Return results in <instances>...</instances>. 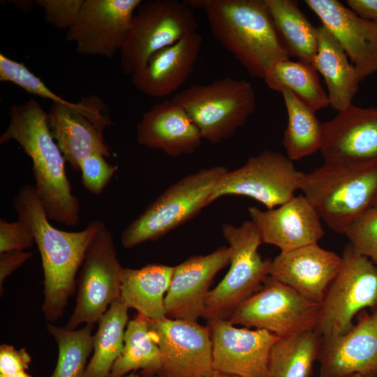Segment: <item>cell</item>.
Instances as JSON below:
<instances>
[{
	"mask_svg": "<svg viewBox=\"0 0 377 377\" xmlns=\"http://www.w3.org/2000/svg\"><path fill=\"white\" fill-rule=\"evenodd\" d=\"M17 220L31 232L40 254L44 274L45 320L59 319L75 290L77 273L92 239L104 224L91 221L84 229L68 232L54 227L33 184L21 186L13 200Z\"/></svg>",
	"mask_w": 377,
	"mask_h": 377,
	"instance_id": "cell-1",
	"label": "cell"
},
{
	"mask_svg": "<svg viewBox=\"0 0 377 377\" xmlns=\"http://www.w3.org/2000/svg\"><path fill=\"white\" fill-rule=\"evenodd\" d=\"M9 114L0 143L14 140L31 158L34 186L49 220L76 226L80 222V204L66 175V160L50 131L47 113L31 98L13 105Z\"/></svg>",
	"mask_w": 377,
	"mask_h": 377,
	"instance_id": "cell-2",
	"label": "cell"
},
{
	"mask_svg": "<svg viewBox=\"0 0 377 377\" xmlns=\"http://www.w3.org/2000/svg\"><path fill=\"white\" fill-rule=\"evenodd\" d=\"M205 13L214 37L253 77L289 59L265 0H186Z\"/></svg>",
	"mask_w": 377,
	"mask_h": 377,
	"instance_id": "cell-3",
	"label": "cell"
},
{
	"mask_svg": "<svg viewBox=\"0 0 377 377\" xmlns=\"http://www.w3.org/2000/svg\"><path fill=\"white\" fill-rule=\"evenodd\" d=\"M299 190L330 229L344 234L377 198V161L324 162L302 172Z\"/></svg>",
	"mask_w": 377,
	"mask_h": 377,
	"instance_id": "cell-4",
	"label": "cell"
},
{
	"mask_svg": "<svg viewBox=\"0 0 377 377\" xmlns=\"http://www.w3.org/2000/svg\"><path fill=\"white\" fill-rule=\"evenodd\" d=\"M222 165L200 169L168 187L122 231L121 242L131 249L156 240L197 215L210 204V198L223 175Z\"/></svg>",
	"mask_w": 377,
	"mask_h": 377,
	"instance_id": "cell-5",
	"label": "cell"
},
{
	"mask_svg": "<svg viewBox=\"0 0 377 377\" xmlns=\"http://www.w3.org/2000/svg\"><path fill=\"white\" fill-rule=\"evenodd\" d=\"M171 99L185 110L202 139L213 144L232 136L246 124L257 104L252 84L230 77L191 84Z\"/></svg>",
	"mask_w": 377,
	"mask_h": 377,
	"instance_id": "cell-6",
	"label": "cell"
},
{
	"mask_svg": "<svg viewBox=\"0 0 377 377\" xmlns=\"http://www.w3.org/2000/svg\"><path fill=\"white\" fill-rule=\"evenodd\" d=\"M221 232L230 249V267L207 296L203 315L207 320H229L236 308L258 291L269 275L270 260H263L258 253L262 241L251 220L239 226L225 223Z\"/></svg>",
	"mask_w": 377,
	"mask_h": 377,
	"instance_id": "cell-7",
	"label": "cell"
},
{
	"mask_svg": "<svg viewBox=\"0 0 377 377\" xmlns=\"http://www.w3.org/2000/svg\"><path fill=\"white\" fill-rule=\"evenodd\" d=\"M198 32L193 8L186 1L149 0L142 3L120 50L124 74L132 75L158 51Z\"/></svg>",
	"mask_w": 377,
	"mask_h": 377,
	"instance_id": "cell-8",
	"label": "cell"
},
{
	"mask_svg": "<svg viewBox=\"0 0 377 377\" xmlns=\"http://www.w3.org/2000/svg\"><path fill=\"white\" fill-rule=\"evenodd\" d=\"M341 267L320 303L316 331L322 337L340 335L354 325L365 308L377 310V265L348 244Z\"/></svg>",
	"mask_w": 377,
	"mask_h": 377,
	"instance_id": "cell-9",
	"label": "cell"
},
{
	"mask_svg": "<svg viewBox=\"0 0 377 377\" xmlns=\"http://www.w3.org/2000/svg\"><path fill=\"white\" fill-rule=\"evenodd\" d=\"M320 304L269 275L232 313L235 325L267 331L279 337L316 330Z\"/></svg>",
	"mask_w": 377,
	"mask_h": 377,
	"instance_id": "cell-10",
	"label": "cell"
},
{
	"mask_svg": "<svg viewBox=\"0 0 377 377\" xmlns=\"http://www.w3.org/2000/svg\"><path fill=\"white\" fill-rule=\"evenodd\" d=\"M122 269L112 234L103 224L86 251L77 280L76 304L66 329L98 321L120 297Z\"/></svg>",
	"mask_w": 377,
	"mask_h": 377,
	"instance_id": "cell-11",
	"label": "cell"
},
{
	"mask_svg": "<svg viewBox=\"0 0 377 377\" xmlns=\"http://www.w3.org/2000/svg\"><path fill=\"white\" fill-rule=\"evenodd\" d=\"M302 173L287 156L265 150L249 158L241 167L228 170L209 201L224 195H243L273 209L295 196Z\"/></svg>",
	"mask_w": 377,
	"mask_h": 377,
	"instance_id": "cell-12",
	"label": "cell"
},
{
	"mask_svg": "<svg viewBox=\"0 0 377 377\" xmlns=\"http://www.w3.org/2000/svg\"><path fill=\"white\" fill-rule=\"evenodd\" d=\"M105 110L103 101L94 96L82 97L73 105H52L47 114L50 131L74 170L80 171V162L91 155L111 156L103 131L113 122Z\"/></svg>",
	"mask_w": 377,
	"mask_h": 377,
	"instance_id": "cell-13",
	"label": "cell"
},
{
	"mask_svg": "<svg viewBox=\"0 0 377 377\" xmlns=\"http://www.w3.org/2000/svg\"><path fill=\"white\" fill-rule=\"evenodd\" d=\"M147 320L162 356L157 377H209L214 371L207 325L168 318Z\"/></svg>",
	"mask_w": 377,
	"mask_h": 377,
	"instance_id": "cell-14",
	"label": "cell"
},
{
	"mask_svg": "<svg viewBox=\"0 0 377 377\" xmlns=\"http://www.w3.org/2000/svg\"><path fill=\"white\" fill-rule=\"evenodd\" d=\"M141 0H84L66 40L78 54L112 58L126 40Z\"/></svg>",
	"mask_w": 377,
	"mask_h": 377,
	"instance_id": "cell-15",
	"label": "cell"
},
{
	"mask_svg": "<svg viewBox=\"0 0 377 377\" xmlns=\"http://www.w3.org/2000/svg\"><path fill=\"white\" fill-rule=\"evenodd\" d=\"M214 370L240 377H267L270 350L279 337L265 330L239 328L229 320H207Z\"/></svg>",
	"mask_w": 377,
	"mask_h": 377,
	"instance_id": "cell-16",
	"label": "cell"
},
{
	"mask_svg": "<svg viewBox=\"0 0 377 377\" xmlns=\"http://www.w3.org/2000/svg\"><path fill=\"white\" fill-rule=\"evenodd\" d=\"M230 249L221 246L207 255L191 256L174 266L164 300L166 318L197 321L203 317L213 279L230 263Z\"/></svg>",
	"mask_w": 377,
	"mask_h": 377,
	"instance_id": "cell-17",
	"label": "cell"
},
{
	"mask_svg": "<svg viewBox=\"0 0 377 377\" xmlns=\"http://www.w3.org/2000/svg\"><path fill=\"white\" fill-rule=\"evenodd\" d=\"M320 148L324 162L377 161V108L350 105L322 122Z\"/></svg>",
	"mask_w": 377,
	"mask_h": 377,
	"instance_id": "cell-18",
	"label": "cell"
},
{
	"mask_svg": "<svg viewBox=\"0 0 377 377\" xmlns=\"http://www.w3.org/2000/svg\"><path fill=\"white\" fill-rule=\"evenodd\" d=\"M248 212L262 243L274 245L281 252L316 244L324 235L320 217L303 195L273 209L251 207Z\"/></svg>",
	"mask_w": 377,
	"mask_h": 377,
	"instance_id": "cell-19",
	"label": "cell"
},
{
	"mask_svg": "<svg viewBox=\"0 0 377 377\" xmlns=\"http://www.w3.org/2000/svg\"><path fill=\"white\" fill-rule=\"evenodd\" d=\"M320 377L377 376V322L364 313L347 332L322 337Z\"/></svg>",
	"mask_w": 377,
	"mask_h": 377,
	"instance_id": "cell-20",
	"label": "cell"
},
{
	"mask_svg": "<svg viewBox=\"0 0 377 377\" xmlns=\"http://www.w3.org/2000/svg\"><path fill=\"white\" fill-rule=\"evenodd\" d=\"M341 261L336 253L312 244L280 252L270 260L269 276L320 304Z\"/></svg>",
	"mask_w": 377,
	"mask_h": 377,
	"instance_id": "cell-21",
	"label": "cell"
},
{
	"mask_svg": "<svg viewBox=\"0 0 377 377\" xmlns=\"http://www.w3.org/2000/svg\"><path fill=\"white\" fill-rule=\"evenodd\" d=\"M341 45L361 81L377 73V22L361 18L337 0H305Z\"/></svg>",
	"mask_w": 377,
	"mask_h": 377,
	"instance_id": "cell-22",
	"label": "cell"
},
{
	"mask_svg": "<svg viewBox=\"0 0 377 377\" xmlns=\"http://www.w3.org/2000/svg\"><path fill=\"white\" fill-rule=\"evenodd\" d=\"M202 137L185 110L172 99L154 105L136 126V141L149 149H161L172 157L190 155Z\"/></svg>",
	"mask_w": 377,
	"mask_h": 377,
	"instance_id": "cell-23",
	"label": "cell"
},
{
	"mask_svg": "<svg viewBox=\"0 0 377 377\" xmlns=\"http://www.w3.org/2000/svg\"><path fill=\"white\" fill-rule=\"evenodd\" d=\"M202 43L201 35L195 32L158 51L145 66L131 75L132 83L140 92L151 97L173 94L193 71Z\"/></svg>",
	"mask_w": 377,
	"mask_h": 377,
	"instance_id": "cell-24",
	"label": "cell"
},
{
	"mask_svg": "<svg viewBox=\"0 0 377 377\" xmlns=\"http://www.w3.org/2000/svg\"><path fill=\"white\" fill-rule=\"evenodd\" d=\"M317 51L312 66L323 77L327 88L330 105L339 112L352 105L360 82L355 66L350 63L344 50L324 25L317 27Z\"/></svg>",
	"mask_w": 377,
	"mask_h": 377,
	"instance_id": "cell-25",
	"label": "cell"
},
{
	"mask_svg": "<svg viewBox=\"0 0 377 377\" xmlns=\"http://www.w3.org/2000/svg\"><path fill=\"white\" fill-rule=\"evenodd\" d=\"M173 270L174 266L156 263L139 269L123 267L121 299L147 319L166 318L164 300Z\"/></svg>",
	"mask_w": 377,
	"mask_h": 377,
	"instance_id": "cell-26",
	"label": "cell"
},
{
	"mask_svg": "<svg viewBox=\"0 0 377 377\" xmlns=\"http://www.w3.org/2000/svg\"><path fill=\"white\" fill-rule=\"evenodd\" d=\"M279 37L289 56L311 64L317 51V27L300 9L297 1L265 0Z\"/></svg>",
	"mask_w": 377,
	"mask_h": 377,
	"instance_id": "cell-27",
	"label": "cell"
},
{
	"mask_svg": "<svg viewBox=\"0 0 377 377\" xmlns=\"http://www.w3.org/2000/svg\"><path fill=\"white\" fill-rule=\"evenodd\" d=\"M322 339L316 330L279 337L269 352L267 377H310Z\"/></svg>",
	"mask_w": 377,
	"mask_h": 377,
	"instance_id": "cell-28",
	"label": "cell"
},
{
	"mask_svg": "<svg viewBox=\"0 0 377 377\" xmlns=\"http://www.w3.org/2000/svg\"><path fill=\"white\" fill-rule=\"evenodd\" d=\"M128 309L119 297L98 320V330L94 335V354L84 377L110 376L112 367L124 348Z\"/></svg>",
	"mask_w": 377,
	"mask_h": 377,
	"instance_id": "cell-29",
	"label": "cell"
},
{
	"mask_svg": "<svg viewBox=\"0 0 377 377\" xmlns=\"http://www.w3.org/2000/svg\"><path fill=\"white\" fill-rule=\"evenodd\" d=\"M263 80L272 90L280 93L289 90L315 112L330 105L327 93L311 64L283 59L267 71Z\"/></svg>",
	"mask_w": 377,
	"mask_h": 377,
	"instance_id": "cell-30",
	"label": "cell"
},
{
	"mask_svg": "<svg viewBox=\"0 0 377 377\" xmlns=\"http://www.w3.org/2000/svg\"><path fill=\"white\" fill-rule=\"evenodd\" d=\"M161 366V353L151 335L147 318L138 313L127 324L124 348L109 377H124L137 369H142L145 376L153 377L154 374L157 376Z\"/></svg>",
	"mask_w": 377,
	"mask_h": 377,
	"instance_id": "cell-31",
	"label": "cell"
},
{
	"mask_svg": "<svg viewBox=\"0 0 377 377\" xmlns=\"http://www.w3.org/2000/svg\"><path fill=\"white\" fill-rule=\"evenodd\" d=\"M288 114L283 145L291 161H299L320 150L322 122L316 112L288 89L281 92Z\"/></svg>",
	"mask_w": 377,
	"mask_h": 377,
	"instance_id": "cell-32",
	"label": "cell"
},
{
	"mask_svg": "<svg viewBox=\"0 0 377 377\" xmlns=\"http://www.w3.org/2000/svg\"><path fill=\"white\" fill-rule=\"evenodd\" d=\"M94 325L80 330H67L47 324V330L58 346L57 366L50 377H84L87 359L93 349Z\"/></svg>",
	"mask_w": 377,
	"mask_h": 377,
	"instance_id": "cell-33",
	"label": "cell"
},
{
	"mask_svg": "<svg viewBox=\"0 0 377 377\" xmlns=\"http://www.w3.org/2000/svg\"><path fill=\"white\" fill-rule=\"evenodd\" d=\"M344 235L357 253L377 265V207H371L363 212Z\"/></svg>",
	"mask_w": 377,
	"mask_h": 377,
	"instance_id": "cell-34",
	"label": "cell"
},
{
	"mask_svg": "<svg viewBox=\"0 0 377 377\" xmlns=\"http://www.w3.org/2000/svg\"><path fill=\"white\" fill-rule=\"evenodd\" d=\"M105 158L101 154H94L80 163L82 183L87 191L95 195L103 192L117 170L116 166Z\"/></svg>",
	"mask_w": 377,
	"mask_h": 377,
	"instance_id": "cell-35",
	"label": "cell"
},
{
	"mask_svg": "<svg viewBox=\"0 0 377 377\" xmlns=\"http://www.w3.org/2000/svg\"><path fill=\"white\" fill-rule=\"evenodd\" d=\"M84 0H36L34 3L43 8L45 20L54 27L68 30L75 23Z\"/></svg>",
	"mask_w": 377,
	"mask_h": 377,
	"instance_id": "cell-36",
	"label": "cell"
},
{
	"mask_svg": "<svg viewBox=\"0 0 377 377\" xmlns=\"http://www.w3.org/2000/svg\"><path fill=\"white\" fill-rule=\"evenodd\" d=\"M34 241L30 230L20 221L9 222L0 219V253L13 250H25Z\"/></svg>",
	"mask_w": 377,
	"mask_h": 377,
	"instance_id": "cell-37",
	"label": "cell"
},
{
	"mask_svg": "<svg viewBox=\"0 0 377 377\" xmlns=\"http://www.w3.org/2000/svg\"><path fill=\"white\" fill-rule=\"evenodd\" d=\"M31 362V357L25 348L15 349L13 346H0V375L10 376L25 371Z\"/></svg>",
	"mask_w": 377,
	"mask_h": 377,
	"instance_id": "cell-38",
	"label": "cell"
},
{
	"mask_svg": "<svg viewBox=\"0 0 377 377\" xmlns=\"http://www.w3.org/2000/svg\"><path fill=\"white\" fill-rule=\"evenodd\" d=\"M32 256L33 253L25 251V250H13L0 253V287L1 295L2 286L5 279Z\"/></svg>",
	"mask_w": 377,
	"mask_h": 377,
	"instance_id": "cell-39",
	"label": "cell"
},
{
	"mask_svg": "<svg viewBox=\"0 0 377 377\" xmlns=\"http://www.w3.org/2000/svg\"><path fill=\"white\" fill-rule=\"evenodd\" d=\"M346 3L361 18L377 22V0H347Z\"/></svg>",
	"mask_w": 377,
	"mask_h": 377,
	"instance_id": "cell-40",
	"label": "cell"
},
{
	"mask_svg": "<svg viewBox=\"0 0 377 377\" xmlns=\"http://www.w3.org/2000/svg\"><path fill=\"white\" fill-rule=\"evenodd\" d=\"M209 377H240L234 375H229L214 371Z\"/></svg>",
	"mask_w": 377,
	"mask_h": 377,
	"instance_id": "cell-41",
	"label": "cell"
},
{
	"mask_svg": "<svg viewBox=\"0 0 377 377\" xmlns=\"http://www.w3.org/2000/svg\"><path fill=\"white\" fill-rule=\"evenodd\" d=\"M0 377H31L30 375L26 373V371H21L17 374L10 375V376H2L0 375Z\"/></svg>",
	"mask_w": 377,
	"mask_h": 377,
	"instance_id": "cell-42",
	"label": "cell"
},
{
	"mask_svg": "<svg viewBox=\"0 0 377 377\" xmlns=\"http://www.w3.org/2000/svg\"><path fill=\"white\" fill-rule=\"evenodd\" d=\"M124 377H147V376H140V375H138V374H129V375L124 376ZM153 377H157V376H153Z\"/></svg>",
	"mask_w": 377,
	"mask_h": 377,
	"instance_id": "cell-43",
	"label": "cell"
},
{
	"mask_svg": "<svg viewBox=\"0 0 377 377\" xmlns=\"http://www.w3.org/2000/svg\"><path fill=\"white\" fill-rule=\"evenodd\" d=\"M372 316L375 319V320L377 322V310H376V311L372 313Z\"/></svg>",
	"mask_w": 377,
	"mask_h": 377,
	"instance_id": "cell-44",
	"label": "cell"
},
{
	"mask_svg": "<svg viewBox=\"0 0 377 377\" xmlns=\"http://www.w3.org/2000/svg\"><path fill=\"white\" fill-rule=\"evenodd\" d=\"M373 207H377V198H376V200H375V202H374V203Z\"/></svg>",
	"mask_w": 377,
	"mask_h": 377,
	"instance_id": "cell-45",
	"label": "cell"
}]
</instances>
